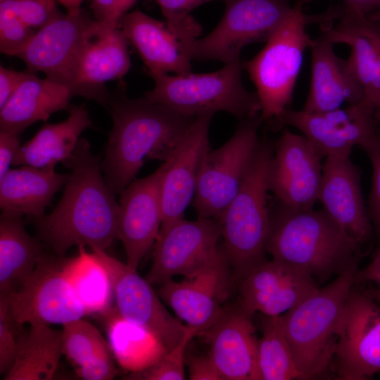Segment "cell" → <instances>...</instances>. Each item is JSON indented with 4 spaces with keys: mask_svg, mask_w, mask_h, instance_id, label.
Returning <instances> with one entry per match:
<instances>
[{
    "mask_svg": "<svg viewBox=\"0 0 380 380\" xmlns=\"http://www.w3.org/2000/svg\"><path fill=\"white\" fill-rule=\"evenodd\" d=\"M63 164L70 172L61 199L49 214L33 219L37 239L58 257L74 246L106 251L118 239L119 203L103 176L101 156L82 138Z\"/></svg>",
    "mask_w": 380,
    "mask_h": 380,
    "instance_id": "cell-1",
    "label": "cell"
},
{
    "mask_svg": "<svg viewBox=\"0 0 380 380\" xmlns=\"http://www.w3.org/2000/svg\"><path fill=\"white\" fill-rule=\"evenodd\" d=\"M106 108L113 118L101 169L115 194L133 182L145 159L163 162L173 155L195 119L185 118L146 97L112 94Z\"/></svg>",
    "mask_w": 380,
    "mask_h": 380,
    "instance_id": "cell-2",
    "label": "cell"
},
{
    "mask_svg": "<svg viewBox=\"0 0 380 380\" xmlns=\"http://www.w3.org/2000/svg\"><path fill=\"white\" fill-rule=\"evenodd\" d=\"M270 208L266 249L274 259L296 266L324 281L359 263L362 246L322 210Z\"/></svg>",
    "mask_w": 380,
    "mask_h": 380,
    "instance_id": "cell-3",
    "label": "cell"
},
{
    "mask_svg": "<svg viewBox=\"0 0 380 380\" xmlns=\"http://www.w3.org/2000/svg\"><path fill=\"white\" fill-rule=\"evenodd\" d=\"M303 4L299 0L263 49L253 58L243 61V68L256 88L260 118L272 128L289 108L305 50L312 44L313 39L306 32L307 26L314 23L328 24L340 15L337 8L326 15H308L303 11Z\"/></svg>",
    "mask_w": 380,
    "mask_h": 380,
    "instance_id": "cell-4",
    "label": "cell"
},
{
    "mask_svg": "<svg viewBox=\"0 0 380 380\" xmlns=\"http://www.w3.org/2000/svg\"><path fill=\"white\" fill-rule=\"evenodd\" d=\"M274 145L267 138L260 139L239 191L218 220L222 249L239 281L266 260L270 227L267 171Z\"/></svg>",
    "mask_w": 380,
    "mask_h": 380,
    "instance_id": "cell-5",
    "label": "cell"
},
{
    "mask_svg": "<svg viewBox=\"0 0 380 380\" xmlns=\"http://www.w3.org/2000/svg\"><path fill=\"white\" fill-rule=\"evenodd\" d=\"M358 264L283 314L296 366L303 379L325 374L331 367L338 340V325L355 283Z\"/></svg>",
    "mask_w": 380,
    "mask_h": 380,
    "instance_id": "cell-6",
    "label": "cell"
},
{
    "mask_svg": "<svg viewBox=\"0 0 380 380\" xmlns=\"http://www.w3.org/2000/svg\"><path fill=\"white\" fill-rule=\"evenodd\" d=\"M243 69V61L239 59L213 72L156 76L152 77L154 87L145 97L185 118L217 111L229 113L240 120L254 118L261 106L257 93L245 88Z\"/></svg>",
    "mask_w": 380,
    "mask_h": 380,
    "instance_id": "cell-7",
    "label": "cell"
},
{
    "mask_svg": "<svg viewBox=\"0 0 380 380\" xmlns=\"http://www.w3.org/2000/svg\"><path fill=\"white\" fill-rule=\"evenodd\" d=\"M225 10L208 35L195 39L187 49L191 59L224 64L240 59L248 44L266 42L292 9L289 0H224Z\"/></svg>",
    "mask_w": 380,
    "mask_h": 380,
    "instance_id": "cell-8",
    "label": "cell"
},
{
    "mask_svg": "<svg viewBox=\"0 0 380 380\" xmlns=\"http://www.w3.org/2000/svg\"><path fill=\"white\" fill-rule=\"evenodd\" d=\"M262 122L260 116L241 120L232 137L205 155L194 198L198 218L219 220L236 194L260 142Z\"/></svg>",
    "mask_w": 380,
    "mask_h": 380,
    "instance_id": "cell-9",
    "label": "cell"
},
{
    "mask_svg": "<svg viewBox=\"0 0 380 380\" xmlns=\"http://www.w3.org/2000/svg\"><path fill=\"white\" fill-rule=\"evenodd\" d=\"M220 237L221 224L215 219L175 222L160 232L146 279L160 285L176 275L191 277L220 262L226 258L217 246Z\"/></svg>",
    "mask_w": 380,
    "mask_h": 380,
    "instance_id": "cell-10",
    "label": "cell"
},
{
    "mask_svg": "<svg viewBox=\"0 0 380 380\" xmlns=\"http://www.w3.org/2000/svg\"><path fill=\"white\" fill-rule=\"evenodd\" d=\"M63 258L44 253L33 272L15 290L1 294L18 326L63 325L86 315L64 275Z\"/></svg>",
    "mask_w": 380,
    "mask_h": 380,
    "instance_id": "cell-11",
    "label": "cell"
},
{
    "mask_svg": "<svg viewBox=\"0 0 380 380\" xmlns=\"http://www.w3.org/2000/svg\"><path fill=\"white\" fill-rule=\"evenodd\" d=\"M331 366L338 379L365 380L380 372V305L351 290L338 325Z\"/></svg>",
    "mask_w": 380,
    "mask_h": 380,
    "instance_id": "cell-12",
    "label": "cell"
},
{
    "mask_svg": "<svg viewBox=\"0 0 380 380\" xmlns=\"http://www.w3.org/2000/svg\"><path fill=\"white\" fill-rule=\"evenodd\" d=\"M379 120L367 101L325 112L286 109L274 129L290 125L300 130L322 159L350 156L355 146L363 148L374 134Z\"/></svg>",
    "mask_w": 380,
    "mask_h": 380,
    "instance_id": "cell-13",
    "label": "cell"
},
{
    "mask_svg": "<svg viewBox=\"0 0 380 380\" xmlns=\"http://www.w3.org/2000/svg\"><path fill=\"white\" fill-rule=\"evenodd\" d=\"M127 42L119 27L91 18L75 63L72 95L95 100L106 108L111 94L105 83L122 79L131 66Z\"/></svg>",
    "mask_w": 380,
    "mask_h": 380,
    "instance_id": "cell-14",
    "label": "cell"
},
{
    "mask_svg": "<svg viewBox=\"0 0 380 380\" xmlns=\"http://www.w3.org/2000/svg\"><path fill=\"white\" fill-rule=\"evenodd\" d=\"M106 267L113 285L115 308L125 319L142 326L162 341L167 351L183 338L189 327L174 317L165 308L151 284L126 263L93 249Z\"/></svg>",
    "mask_w": 380,
    "mask_h": 380,
    "instance_id": "cell-15",
    "label": "cell"
},
{
    "mask_svg": "<svg viewBox=\"0 0 380 380\" xmlns=\"http://www.w3.org/2000/svg\"><path fill=\"white\" fill-rule=\"evenodd\" d=\"M320 160L304 136L284 129L274 145L267 171L269 191L289 208L312 209L322 181Z\"/></svg>",
    "mask_w": 380,
    "mask_h": 380,
    "instance_id": "cell-16",
    "label": "cell"
},
{
    "mask_svg": "<svg viewBox=\"0 0 380 380\" xmlns=\"http://www.w3.org/2000/svg\"><path fill=\"white\" fill-rule=\"evenodd\" d=\"M319 286L308 272L272 258L239 281V306L248 314L283 315L314 293Z\"/></svg>",
    "mask_w": 380,
    "mask_h": 380,
    "instance_id": "cell-17",
    "label": "cell"
},
{
    "mask_svg": "<svg viewBox=\"0 0 380 380\" xmlns=\"http://www.w3.org/2000/svg\"><path fill=\"white\" fill-rule=\"evenodd\" d=\"M214 113L198 115L179 141L170 159L160 182L163 231L183 219L194 198L199 172L209 151V129Z\"/></svg>",
    "mask_w": 380,
    "mask_h": 380,
    "instance_id": "cell-18",
    "label": "cell"
},
{
    "mask_svg": "<svg viewBox=\"0 0 380 380\" xmlns=\"http://www.w3.org/2000/svg\"><path fill=\"white\" fill-rule=\"evenodd\" d=\"M167 165L166 160L150 175L132 182L120 194L118 237L125 250L126 264L134 270L160 234V182Z\"/></svg>",
    "mask_w": 380,
    "mask_h": 380,
    "instance_id": "cell-19",
    "label": "cell"
},
{
    "mask_svg": "<svg viewBox=\"0 0 380 380\" xmlns=\"http://www.w3.org/2000/svg\"><path fill=\"white\" fill-rule=\"evenodd\" d=\"M231 272L225 258L193 277L159 285L157 293L187 327L203 336L224 312L222 303L229 293Z\"/></svg>",
    "mask_w": 380,
    "mask_h": 380,
    "instance_id": "cell-20",
    "label": "cell"
},
{
    "mask_svg": "<svg viewBox=\"0 0 380 380\" xmlns=\"http://www.w3.org/2000/svg\"><path fill=\"white\" fill-rule=\"evenodd\" d=\"M90 20L82 10L66 14L60 11L36 32L17 57L25 63L28 71L43 72L48 79L71 90L84 31Z\"/></svg>",
    "mask_w": 380,
    "mask_h": 380,
    "instance_id": "cell-21",
    "label": "cell"
},
{
    "mask_svg": "<svg viewBox=\"0 0 380 380\" xmlns=\"http://www.w3.org/2000/svg\"><path fill=\"white\" fill-rule=\"evenodd\" d=\"M360 168L350 156H330L323 164L319 201L324 210L362 247L374 237L361 189Z\"/></svg>",
    "mask_w": 380,
    "mask_h": 380,
    "instance_id": "cell-22",
    "label": "cell"
},
{
    "mask_svg": "<svg viewBox=\"0 0 380 380\" xmlns=\"http://www.w3.org/2000/svg\"><path fill=\"white\" fill-rule=\"evenodd\" d=\"M338 18L336 25H323L322 32L332 43L350 48L348 60L364 89V100L380 121V20L345 4Z\"/></svg>",
    "mask_w": 380,
    "mask_h": 380,
    "instance_id": "cell-23",
    "label": "cell"
},
{
    "mask_svg": "<svg viewBox=\"0 0 380 380\" xmlns=\"http://www.w3.org/2000/svg\"><path fill=\"white\" fill-rule=\"evenodd\" d=\"M203 336L222 380H260L258 339L252 315L239 305L225 309Z\"/></svg>",
    "mask_w": 380,
    "mask_h": 380,
    "instance_id": "cell-24",
    "label": "cell"
},
{
    "mask_svg": "<svg viewBox=\"0 0 380 380\" xmlns=\"http://www.w3.org/2000/svg\"><path fill=\"white\" fill-rule=\"evenodd\" d=\"M334 44L323 32L312 40L311 80L304 111H329L365 99L364 89L348 58L338 56Z\"/></svg>",
    "mask_w": 380,
    "mask_h": 380,
    "instance_id": "cell-25",
    "label": "cell"
},
{
    "mask_svg": "<svg viewBox=\"0 0 380 380\" xmlns=\"http://www.w3.org/2000/svg\"><path fill=\"white\" fill-rule=\"evenodd\" d=\"M120 27L127 42L140 56L151 77L169 72L191 73L192 59L166 23L137 10L124 14Z\"/></svg>",
    "mask_w": 380,
    "mask_h": 380,
    "instance_id": "cell-26",
    "label": "cell"
},
{
    "mask_svg": "<svg viewBox=\"0 0 380 380\" xmlns=\"http://www.w3.org/2000/svg\"><path fill=\"white\" fill-rule=\"evenodd\" d=\"M72 96L67 86L31 72L0 109V131L20 134L33 123L68 110Z\"/></svg>",
    "mask_w": 380,
    "mask_h": 380,
    "instance_id": "cell-27",
    "label": "cell"
},
{
    "mask_svg": "<svg viewBox=\"0 0 380 380\" xmlns=\"http://www.w3.org/2000/svg\"><path fill=\"white\" fill-rule=\"evenodd\" d=\"M92 127L84 104L72 106L68 118L54 124H45L35 135L17 151L13 165L55 167L72 154L81 134Z\"/></svg>",
    "mask_w": 380,
    "mask_h": 380,
    "instance_id": "cell-28",
    "label": "cell"
},
{
    "mask_svg": "<svg viewBox=\"0 0 380 380\" xmlns=\"http://www.w3.org/2000/svg\"><path fill=\"white\" fill-rule=\"evenodd\" d=\"M68 174H59L53 167L22 165L10 169L0 179V208L37 219L65 185Z\"/></svg>",
    "mask_w": 380,
    "mask_h": 380,
    "instance_id": "cell-29",
    "label": "cell"
},
{
    "mask_svg": "<svg viewBox=\"0 0 380 380\" xmlns=\"http://www.w3.org/2000/svg\"><path fill=\"white\" fill-rule=\"evenodd\" d=\"M23 215L2 210L0 216V291L8 294L33 272L43 252L39 239L25 228Z\"/></svg>",
    "mask_w": 380,
    "mask_h": 380,
    "instance_id": "cell-30",
    "label": "cell"
},
{
    "mask_svg": "<svg viewBox=\"0 0 380 380\" xmlns=\"http://www.w3.org/2000/svg\"><path fill=\"white\" fill-rule=\"evenodd\" d=\"M102 315L112 353L120 366L126 371L144 370L167 352L156 334L125 319L115 307Z\"/></svg>",
    "mask_w": 380,
    "mask_h": 380,
    "instance_id": "cell-31",
    "label": "cell"
},
{
    "mask_svg": "<svg viewBox=\"0 0 380 380\" xmlns=\"http://www.w3.org/2000/svg\"><path fill=\"white\" fill-rule=\"evenodd\" d=\"M61 355V331L48 324H30L27 331L19 334L15 361L4 379H52Z\"/></svg>",
    "mask_w": 380,
    "mask_h": 380,
    "instance_id": "cell-32",
    "label": "cell"
},
{
    "mask_svg": "<svg viewBox=\"0 0 380 380\" xmlns=\"http://www.w3.org/2000/svg\"><path fill=\"white\" fill-rule=\"evenodd\" d=\"M75 257L64 259L63 270L85 314L106 313L112 307L114 293L110 275L98 255L79 246Z\"/></svg>",
    "mask_w": 380,
    "mask_h": 380,
    "instance_id": "cell-33",
    "label": "cell"
},
{
    "mask_svg": "<svg viewBox=\"0 0 380 380\" xmlns=\"http://www.w3.org/2000/svg\"><path fill=\"white\" fill-rule=\"evenodd\" d=\"M258 361L260 380L303 379L287 338L283 315H261Z\"/></svg>",
    "mask_w": 380,
    "mask_h": 380,
    "instance_id": "cell-34",
    "label": "cell"
},
{
    "mask_svg": "<svg viewBox=\"0 0 380 380\" xmlns=\"http://www.w3.org/2000/svg\"><path fill=\"white\" fill-rule=\"evenodd\" d=\"M61 334L63 355L75 367L109 345L93 324L82 318L63 324Z\"/></svg>",
    "mask_w": 380,
    "mask_h": 380,
    "instance_id": "cell-35",
    "label": "cell"
},
{
    "mask_svg": "<svg viewBox=\"0 0 380 380\" xmlns=\"http://www.w3.org/2000/svg\"><path fill=\"white\" fill-rule=\"evenodd\" d=\"M211 1L214 0H156L168 28L186 49L202 31L201 25L189 14L190 12Z\"/></svg>",
    "mask_w": 380,
    "mask_h": 380,
    "instance_id": "cell-36",
    "label": "cell"
},
{
    "mask_svg": "<svg viewBox=\"0 0 380 380\" xmlns=\"http://www.w3.org/2000/svg\"><path fill=\"white\" fill-rule=\"evenodd\" d=\"M196 331L189 327L183 338L174 348L167 351L157 362L148 368L136 372H129L127 379L137 380H183L185 379V351Z\"/></svg>",
    "mask_w": 380,
    "mask_h": 380,
    "instance_id": "cell-37",
    "label": "cell"
},
{
    "mask_svg": "<svg viewBox=\"0 0 380 380\" xmlns=\"http://www.w3.org/2000/svg\"><path fill=\"white\" fill-rule=\"evenodd\" d=\"M37 31L18 16L12 0L0 2V50L4 54L18 56L28 46Z\"/></svg>",
    "mask_w": 380,
    "mask_h": 380,
    "instance_id": "cell-38",
    "label": "cell"
},
{
    "mask_svg": "<svg viewBox=\"0 0 380 380\" xmlns=\"http://www.w3.org/2000/svg\"><path fill=\"white\" fill-rule=\"evenodd\" d=\"M372 165V182L368 201V214L372 222L374 238L380 246V121L370 141L362 148Z\"/></svg>",
    "mask_w": 380,
    "mask_h": 380,
    "instance_id": "cell-39",
    "label": "cell"
},
{
    "mask_svg": "<svg viewBox=\"0 0 380 380\" xmlns=\"http://www.w3.org/2000/svg\"><path fill=\"white\" fill-rule=\"evenodd\" d=\"M20 327L13 319L6 298L0 296V373L10 370L18 350Z\"/></svg>",
    "mask_w": 380,
    "mask_h": 380,
    "instance_id": "cell-40",
    "label": "cell"
},
{
    "mask_svg": "<svg viewBox=\"0 0 380 380\" xmlns=\"http://www.w3.org/2000/svg\"><path fill=\"white\" fill-rule=\"evenodd\" d=\"M18 16L29 27L39 30L60 11L56 0H12Z\"/></svg>",
    "mask_w": 380,
    "mask_h": 380,
    "instance_id": "cell-41",
    "label": "cell"
},
{
    "mask_svg": "<svg viewBox=\"0 0 380 380\" xmlns=\"http://www.w3.org/2000/svg\"><path fill=\"white\" fill-rule=\"evenodd\" d=\"M109 345L91 359L75 367L76 375L84 380H110L118 374Z\"/></svg>",
    "mask_w": 380,
    "mask_h": 380,
    "instance_id": "cell-42",
    "label": "cell"
},
{
    "mask_svg": "<svg viewBox=\"0 0 380 380\" xmlns=\"http://www.w3.org/2000/svg\"><path fill=\"white\" fill-rule=\"evenodd\" d=\"M191 380H222L215 365L208 354L186 357Z\"/></svg>",
    "mask_w": 380,
    "mask_h": 380,
    "instance_id": "cell-43",
    "label": "cell"
},
{
    "mask_svg": "<svg viewBox=\"0 0 380 380\" xmlns=\"http://www.w3.org/2000/svg\"><path fill=\"white\" fill-rule=\"evenodd\" d=\"M91 8L95 20L113 27H119L124 15L119 0H92Z\"/></svg>",
    "mask_w": 380,
    "mask_h": 380,
    "instance_id": "cell-44",
    "label": "cell"
},
{
    "mask_svg": "<svg viewBox=\"0 0 380 380\" xmlns=\"http://www.w3.org/2000/svg\"><path fill=\"white\" fill-rule=\"evenodd\" d=\"M31 72H20L0 66V109L6 104Z\"/></svg>",
    "mask_w": 380,
    "mask_h": 380,
    "instance_id": "cell-45",
    "label": "cell"
},
{
    "mask_svg": "<svg viewBox=\"0 0 380 380\" xmlns=\"http://www.w3.org/2000/svg\"><path fill=\"white\" fill-rule=\"evenodd\" d=\"M18 134L0 131V179L10 170V165L20 146Z\"/></svg>",
    "mask_w": 380,
    "mask_h": 380,
    "instance_id": "cell-46",
    "label": "cell"
},
{
    "mask_svg": "<svg viewBox=\"0 0 380 380\" xmlns=\"http://www.w3.org/2000/svg\"><path fill=\"white\" fill-rule=\"evenodd\" d=\"M356 282L380 281V248L372 262L364 269L357 271Z\"/></svg>",
    "mask_w": 380,
    "mask_h": 380,
    "instance_id": "cell-47",
    "label": "cell"
},
{
    "mask_svg": "<svg viewBox=\"0 0 380 380\" xmlns=\"http://www.w3.org/2000/svg\"><path fill=\"white\" fill-rule=\"evenodd\" d=\"M303 4L312 0H301ZM344 4L355 7L367 15L380 13V0H344Z\"/></svg>",
    "mask_w": 380,
    "mask_h": 380,
    "instance_id": "cell-48",
    "label": "cell"
},
{
    "mask_svg": "<svg viewBox=\"0 0 380 380\" xmlns=\"http://www.w3.org/2000/svg\"><path fill=\"white\" fill-rule=\"evenodd\" d=\"M61 4L67 10V13H77L82 9H77L75 6V0H56Z\"/></svg>",
    "mask_w": 380,
    "mask_h": 380,
    "instance_id": "cell-49",
    "label": "cell"
},
{
    "mask_svg": "<svg viewBox=\"0 0 380 380\" xmlns=\"http://www.w3.org/2000/svg\"><path fill=\"white\" fill-rule=\"evenodd\" d=\"M369 296L380 304V281L376 283V286L365 291Z\"/></svg>",
    "mask_w": 380,
    "mask_h": 380,
    "instance_id": "cell-50",
    "label": "cell"
},
{
    "mask_svg": "<svg viewBox=\"0 0 380 380\" xmlns=\"http://www.w3.org/2000/svg\"><path fill=\"white\" fill-rule=\"evenodd\" d=\"M124 14L134 4L137 0H119Z\"/></svg>",
    "mask_w": 380,
    "mask_h": 380,
    "instance_id": "cell-51",
    "label": "cell"
},
{
    "mask_svg": "<svg viewBox=\"0 0 380 380\" xmlns=\"http://www.w3.org/2000/svg\"><path fill=\"white\" fill-rule=\"evenodd\" d=\"M368 17L374 20H380V13L370 14Z\"/></svg>",
    "mask_w": 380,
    "mask_h": 380,
    "instance_id": "cell-52",
    "label": "cell"
},
{
    "mask_svg": "<svg viewBox=\"0 0 380 380\" xmlns=\"http://www.w3.org/2000/svg\"><path fill=\"white\" fill-rule=\"evenodd\" d=\"M83 0H75V6L77 9H81L80 6Z\"/></svg>",
    "mask_w": 380,
    "mask_h": 380,
    "instance_id": "cell-53",
    "label": "cell"
},
{
    "mask_svg": "<svg viewBox=\"0 0 380 380\" xmlns=\"http://www.w3.org/2000/svg\"><path fill=\"white\" fill-rule=\"evenodd\" d=\"M5 1V0H0V2H2V1Z\"/></svg>",
    "mask_w": 380,
    "mask_h": 380,
    "instance_id": "cell-54",
    "label": "cell"
}]
</instances>
